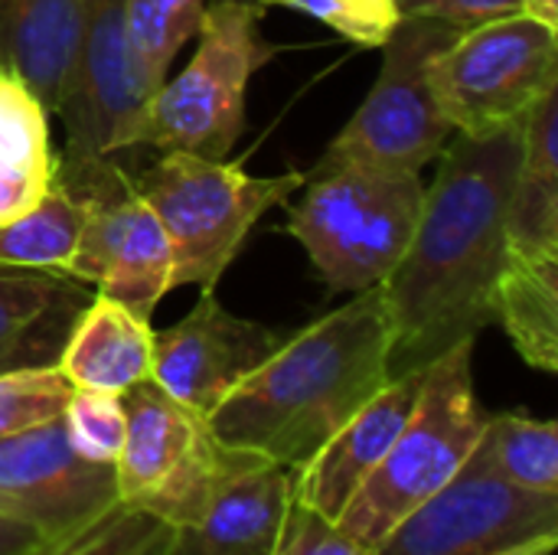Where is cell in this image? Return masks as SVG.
<instances>
[{"instance_id": "cell-29", "label": "cell", "mask_w": 558, "mask_h": 555, "mask_svg": "<svg viewBox=\"0 0 558 555\" xmlns=\"http://www.w3.org/2000/svg\"><path fill=\"white\" fill-rule=\"evenodd\" d=\"M62 429L78 458L114 468L124 442V402L111 393L72 389L62 409Z\"/></svg>"}, {"instance_id": "cell-11", "label": "cell", "mask_w": 558, "mask_h": 555, "mask_svg": "<svg viewBox=\"0 0 558 555\" xmlns=\"http://www.w3.org/2000/svg\"><path fill=\"white\" fill-rule=\"evenodd\" d=\"M154 85L131 56L124 0H88L82 39L69 72L59 118L65 124L62 164H118V154L144 147Z\"/></svg>"}, {"instance_id": "cell-31", "label": "cell", "mask_w": 558, "mask_h": 555, "mask_svg": "<svg viewBox=\"0 0 558 555\" xmlns=\"http://www.w3.org/2000/svg\"><path fill=\"white\" fill-rule=\"evenodd\" d=\"M402 16L441 20L458 29H471L487 20H500L523 10V0H399Z\"/></svg>"}, {"instance_id": "cell-17", "label": "cell", "mask_w": 558, "mask_h": 555, "mask_svg": "<svg viewBox=\"0 0 558 555\" xmlns=\"http://www.w3.org/2000/svg\"><path fill=\"white\" fill-rule=\"evenodd\" d=\"M88 0H0V75L59 111Z\"/></svg>"}, {"instance_id": "cell-24", "label": "cell", "mask_w": 558, "mask_h": 555, "mask_svg": "<svg viewBox=\"0 0 558 555\" xmlns=\"http://www.w3.org/2000/svg\"><path fill=\"white\" fill-rule=\"evenodd\" d=\"M471 461L523 491L558 497V425L549 419L487 415Z\"/></svg>"}, {"instance_id": "cell-26", "label": "cell", "mask_w": 558, "mask_h": 555, "mask_svg": "<svg viewBox=\"0 0 558 555\" xmlns=\"http://www.w3.org/2000/svg\"><path fill=\"white\" fill-rule=\"evenodd\" d=\"M69 396L72 383L59 366H23L0 373V438L59 419Z\"/></svg>"}, {"instance_id": "cell-10", "label": "cell", "mask_w": 558, "mask_h": 555, "mask_svg": "<svg viewBox=\"0 0 558 555\" xmlns=\"http://www.w3.org/2000/svg\"><path fill=\"white\" fill-rule=\"evenodd\" d=\"M56 177L88 206L69 278L150 321L160 298L173 291V249L154 209L137 196L131 170L121 164L72 167L56 157Z\"/></svg>"}, {"instance_id": "cell-30", "label": "cell", "mask_w": 558, "mask_h": 555, "mask_svg": "<svg viewBox=\"0 0 558 555\" xmlns=\"http://www.w3.org/2000/svg\"><path fill=\"white\" fill-rule=\"evenodd\" d=\"M271 555H373L360 546L340 523L291 500L278 546Z\"/></svg>"}, {"instance_id": "cell-12", "label": "cell", "mask_w": 558, "mask_h": 555, "mask_svg": "<svg viewBox=\"0 0 558 555\" xmlns=\"http://www.w3.org/2000/svg\"><path fill=\"white\" fill-rule=\"evenodd\" d=\"M546 533H558V497L523 491L468 458L373 555H497Z\"/></svg>"}, {"instance_id": "cell-18", "label": "cell", "mask_w": 558, "mask_h": 555, "mask_svg": "<svg viewBox=\"0 0 558 555\" xmlns=\"http://www.w3.org/2000/svg\"><path fill=\"white\" fill-rule=\"evenodd\" d=\"M154 330L108 294H92L78 311L56 366L72 389L124 396L154 373Z\"/></svg>"}, {"instance_id": "cell-19", "label": "cell", "mask_w": 558, "mask_h": 555, "mask_svg": "<svg viewBox=\"0 0 558 555\" xmlns=\"http://www.w3.org/2000/svg\"><path fill=\"white\" fill-rule=\"evenodd\" d=\"M92 291L59 272L0 265V373L56 366Z\"/></svg>"}, {"instance_id": "cell-34", "label": "cell", "mask_w": 558, "mask_h": 555, "mask_svg": "<svg viewBox=\"0 0 558 555\" xmlns=\"http://www.w3.org/2000/svg\"><path fill=\"white\" fill-rule=\"evenodd\" d=\"M558 546V533H546V536H536V540H526L513 550H504L497 555H553Z\"/></svg>"}, {"instance_id": "cell-6", "label": "cell", "mask_w": 558, "mask_h": 555, "mask_svg": "<svg viewBox=\"0 0 558 555\" xmlns=\"http://www.w3.org/2000/svg\"><path fill=\"white\" fill-rule=\"evenodd\" d=\"M190 65L167 79L147 108L144 147L226 160L245 124L252 75L271 62L262 13L239 0H209Z\"/></svg>"}, {"instance_id": "cell-28", "label": "cell", "mask_w": 558, "mask_h": 555, "mask_svg": "<svg viewBox=\"0 0 558 555\" xmlns=\"http://www.w3.org/2000/svg\"><path fill=\"white\" fill-rule=\"evenodd\" d=\"M160 527L163 523H157L154 517L131 510L124 504H114L105 514H98L95 520L82 523L78 530L49 536L23 555H131L137 553Z\"/></svg>"}, {"instance_id": "cell-21", "label": "cell", "mask_w": 558, "mask_h": 555, "mask_svg": "<svg viewBox=\"0 0 558 555\" xmlns=\"http://www.w3.org/2000/svg\"><path fill=\"white\" fill-rule=\"evenodd\" d=\"M494 321L539 373H558V255L504 262Z\"/></svg>"}, {"instance_id": "cell-20", "label": "cell", "mask_w": 558, "mask_h": 555, "mask_svg": "<svg viewBox=\"0 0 558 555\" xmlns=\"http://www.w3.org/2000/svg\"><path fill=\"white\" fill-rule=\"evenodd\" d=\"M507 255H558V82L523 121L520 164L507 200Z\"/></svg>"}, {"instance_id": "cell-25", "label": "cell", "mask_w": 558, "mask_h": 555, "mask_svg": "<svg viewBox=\"0 0 558 555\" xmlns=\"http://www.w3.org/2000/svg\"><path fill=\"white\" fill-rule=\"evenodd\" d=\"M209 0H124V26L137 69L160 88L180 49L199 33Z\"/></svg>"}, {"instance_id": "cell-35", "label": "cell", "mask_w": 558, "mask_h": 555, "mask_svg": "<svg viewBox=\"0 0 558 555\" xmlns=\"http://www.w3.org/2000/svg\"><path fill=\"white\" fill-rule=\"evenodd\" d=\"M167 543H170V527H160L137 553L131 555H167Z\"/></svg>"}, {"instance_id": "cell-5", "label": "cell", "mask_w": 558, "mask_h": 555, "mask_svg": "<svg viewBox=\"0 0 558 555\" xmlns=\"http://www.w3.org/2000/svg\"><path fill=\"white\" fill-rule=\"evenodd\" d=\"M131 183L170 239L173 288L199 285L213 291L252 226L304 186V173L252 177L239 164L163 150L154 167L131 173Z\"/></svg>"}, {"instance_id": "cell-15", "label": "cell", "mask_w": 558, "mask_h": 555, "mask_svg": "<svg viewBox=\"0 0 558 555\" xmlns=\"http://www.w3.org/2000/svg\"><path fill=\"white\" fill-rule=\"evenodd\" d=\"M428 370V366H425ZM425 370L392 376L324 448L291 471V500L317 510L327 520H340L356 491L386 458L392 438L415 409Z\"/></svg>"}, {"instance_id": "cell-14", "label": "cell", "mask_w": 558, "mask_h": 555, "mask_svg": "<svg viewBox=\"0 0 558 555\" xmlns=\"http://www.w3.org/2000/svg\"><path fill=\"white\" fill-rule=\"evenodd\" d=\"M281 343L284 334L235 317L213 291H203L183 321L154 337L150 379L173 402L199 419H209V412Z\"/></svg>"}, {"instance_id": "cell-33", "label": "cell", "mask_w": 558, "mask_h": 555, "mask_svg": "<svg viewBox=\"0 0 558 555\" xmlns=\"http://www.w3.org/2000/svg\"><path fill=\"white\" fill-rule=\"evenodd\" d=\"M520 13H526L530 20H536L546 29L558 33V0H523V10Z\"/></svg>"}, {"instance_id": "cell-22", "label": "cell", "mask_w": 558, "mask_h": 555, "mask_svg": "<svg viewBox=\"0 0 558 555\" xmlns=\"http://www.w3.org/2000/svg\"><path fill=\"white\" fill-rule=\"evenodd\" d=\"M46 118L23 85L0 75V222L33 206L56 177Z\"/></svg>"}, {"instance_id": "cell-2", "label": "cell", "mask_w": 558, "mask_h": 555, "mask_svg": "<svg viewBox=\"0 0 558 555\" xmlns=\"http://www.w3.org/2000/svg\"><path fill=\"white\" fill-rule=\"evenodd\" d=\"M389 307L383 285L356 291L242 379L206 419L216 442L281 468L311 461L389 379Z\"/></svg>"}, {"instance_id": "cell-23", "label": "cell", "mask_w": 558, "mask_h": 555, "mask_svg": "<svg viewBox=\"0 0 558 555\" xmlns=\"http://www.w3.org/2000/svg\"><path fill=\"white\" fill-rule=\"evenodd\" d=\"M85 209V196L52 177L49 190L33 206L0 222V265L69 275Z\"/></svg>"}, {"instance_id": "cell-8", "label": "cell", "mask_w": 558, "mask_h": 555, "mask_svg": "<svg viewBox=\"0 0 558 555\" xmlns=\"http://www.w3.org/2000/svg\"><path fill=\"white\" fill-rule=\"evenodd\" d=\"M121 402L124 442L114 461L118 504L170 530L193 523L248 451L216 442L206 419L173 402L154 379L128 389Z\"/></svg>"}, {"instance_id": "cell-9", "label": "cell", "mask_w": 558, "mask_h": 555, "mask_svg": "<svg viewBox=\"0 0 558 555\" xmlns=\"http://www.w3.org/2000/svg\"><path fill=\"white\" fill-rule=\"evenodd\" d=\"M558 82V33L526 13L461 29L432 62V92L454 134L487 137L523 124Z\"/></svg>"}, {"instance_id": "cell-13", "label": "cell", "mask_w": 558, "mask_h": 555, "mask_svg": "<svg viewBox=\"0 0 558 555\" xmlns=\"http://www.w3.org/2000/svg\"><path fill=\"white\" fill-rule=\"evenodd\" d=\"M118 504L114 468L78 458L62 415L0 438V517L39 536H62Z\"/></svg>"}, {"instance_id": "cell-7", "label": "cell", "mask_w": 558, "mask_h": 555, "mask_svg": "<svg viewBox=\"0 0 558 555\" xmlns=\"http://www.w3.org/2000/svg\"><path fill=\"white\" fill-rule=\"evenodd\" d=\"M461 29L402 16L383 46V69L356 114L330 141L317 167L356 164L386 173H422L454 134L432 92V62Z\"/></svg>"}, {"instance_id": "cell-1", "label": "cell", "mask_w": 558, "mask_h": 555, "mask_svg": "<svg viewBox=\"0 0 558 555\" xmlns=\"http://www.w3.org/2000/svg\"><path fill=\"white\" fill-rule=\"evenodd\" d=\"M523 124L487 137H448L425 186L415 236L383 281L392 347L389 373H418L494 324L507 262V200L520 164Z\"/></svg>"}, {"instance_id": "cell-27", "label": "cell", "mask_w": 558, "mask_h": 555, "mask_svg": "<svg viewBox=\"0 0 558 555\" xmlns=\"http://www.w3.org/2000/svg\"><path fill=\"white\" fill-rule=\"evenodd\" d=\"M271 7L304 13L363 49H383L402 23L399 0H262V13Z\"/></svg>"}, {"instance_id": "cell-32", "label": "cell", "mask_w": 558, "mask_h": 555, "mask_svg": "<svg viewBox=\"0 0 558 555\" xmlns=\"http://www.w3.org/2000/svg\"><path fill=\"white\" fill-rule=\"evenodd\" d=\"M49 536H39L36 530L16 523V520H3L0 517V555H23L29 553L36 543H43Z\"/></svg>"}, {"instance_id": "cell-3", "label": "cell", "mask_w": 558, "mask_h": 555, "mask_svg": "<svg viewBox=\"0 0 558 555\" xmlns=\"http://www.w3.org/2000/svg\"><path fill=\"white\" fill-rule=\"evenodd\" d=\"M487 412L474 389V340L428 363L418 399L386 458L337 520L369 553L474 455Z\"/></svg>"}, {"instance_id": "cell-16", "label": "cell", "mask_w": 558, "mask_h": 555, "mask_svg": "<svg viewBox=\"0 0 558 555\" xmlns=\"http://www.w3.org/2000/svg\"><path fill=\"white\" fill-rule=\"evenodd\" d=\"M291 507V468L245 455L206 510L170 530L167 555H271Z\"/></svg>"}, {"instance_id": "cell-36", "label": "cell", "mask_w": 558, "mask_h": 555, "mask_svg": "<svg viewBox=\"0 0 558 555\" xmlns=\"http://www.w3.org/2000/svg\"><path fill=\"white\" fill-rule=\"evenodd\" d=\"M239 3H248V7H255L262 13V0H239Z\"/></svg>"}, {"instance_id": "cell-4", "label": "cell", "mask_w": 558, "mask_h": 555, "mask_svg": "<svg viewBox=\"0 0 558 555\" xmlns=\"http://www.w3.org/2000/svg\"><path fill=\"white\" fill-rule=\"evenodd\" d=\"M425 203L418 173H386L356 164L314 167L304 196L288 213V232L307 252L330 294L366 291L405 255Z\"/></svg>"}]
</instances>
